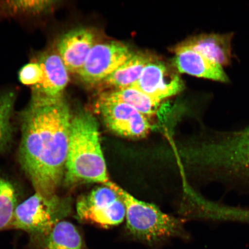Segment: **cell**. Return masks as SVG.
<instances>
[{"label":"cell","mask_w":249,"mask_h":249,"mask_svg":"<svg viewBox=\"0 0 249 249\" xmlns=\"http://www.w3.org/2000/svg\"><path fill=\"white\" fill-rule=\"evenodd\" d=\"M151 61L147 55L133 53L131 57L105 79L102 83L114 89L131 87L139 80L146 65Z\"/></svg>","instance_id":"9a60e30c"},{"label":"cell","mask_w":249,"mask_h":249,"mask_svg":"<svg viewBox=\"0 0 249 249\" xmlns=\"http://www.w3.org/2000/svg\"><path fill=\"white\" fill-rule=\"evenodd\" d=\"M17 186L7 177L0 175V231L10 228L18 205Z\"/></svg>","instance_id":"2e32d148"},{"label":"cell","mask_w":249,"mask_h":249,"mask_svg":"<svg viewBox=\"0 0 249 249\" xmlns=\"http://www.w3.org/2000/svg\"><path fill=\"white\" fill-rule=\"evenodd\" d=\"M133 53L120 42L98 43L93 46L79 75L84 82L97 85L131 57Z\"/></svg>","instance_id":"52a82bcc"},{"label":"cell","mask_w":249,"mask_h":249,"mask_svg":"<svg viewBox=\"0 0 249 249\" xmlns=\"http://www.w3.org/2000/svg\"><path fill=\"white\" fill-rule=\"evenodd\" d=\"M91 30L77 29L62 36L57 43L58 54L71 73L79 74L95 44Z\"/></svg>","instance_id":"30bf717a"},{"label":"cell","mask_w":249,"mask_h":249,"mask_svg":"<svg viewBox=\"0 0 249 249\" xmlns=\"http://www.w3.org/2000/svg\"><path fill=\"white\" fill-rule=\"evenodd\" d=\"M76 209L78 220L106 229L119 225L125 219L122 198L104 185L78 199Z\"/></svg>","instance_id":"5b68a950"},{"label":"cell","mask_w":249,"mask_h":249,"mask_svg":"<svg viewBox=\"0 0 249 249\" xmlns=\"http://www.w3.org/2000/svg\"><path fill=\"white\" fill-rule=\"evenodd\" d=\"M42 70L38 62H31L24 65L18 73V79L24 85L33 87L38 85L42 78Z\"/></svg>","instance_id":"d6986e66"},{"label":"cell","mask_w":249,"mask_h":249,"mask_svg":"<svg viewBox=\"0 0 249 249\" xmlns=\"http://www.w3.org/2000/svg\"><path fill=\"white\" fill-rule=\"evenodd\" d=\"M232 37L231 33L201 34L181 43L223 67L231 63Z\"/></svg>","instance_id":"7c38bea8"},{"label":"cell","mask_w":249,"mask_h":249,"mask_svg":"<svg viewBox=\"0 0 249 249\" xmlns=\"http://www.w3.org/2000/svg\"><path fill=\"white\" fill-rule=\"evenodd\" d=\"M131 87L160 102L181 92L184 83L178 74L171 71L164 64L152 60Z\"/></svg>","instance_id":"ba28073f"},{"label":"cell","mask_w":249,"mask_h":249,"mask_svg":"<svg viewBox=\"0 0 249 249\" xmlns=\"http://www.w3.org/2000/svg\"><path fill=\"white\" fill-rule=\"evenodd\" d=\"M72 117L64 97H31L21 115L18 160L39 194H56L64 180Z\"/></svg>","instance_id":"6da1fadb"},{"label":"cell","mask_w":249,"mask_h":249,"mask_svg":"<svg viewBox=\"0 0 249 249\" xmlns=\"http://www.w3.org/2000/svg\"><path fill=\"white\" fill-rule=\"evenodd\" d=\"M98 101L123 103L148 118L157 114L160 103L132 87L103 92Z\"/></svg>","instance_id":"4fadbf2b"},{"label":"cell","mask_w":249,"mask_h":249,"mask_svg":"<svg viewBox=\"0 0 249 249\" xmlns=\"http://www.w3.org/2000/svg\"><path fill=\"white\" fill-rule=\"evenodd\" d=\"M55 1H6L0 2V14L14 16L38 15L49 13L55 7Z\"/></svg>","instance_id":"e0dca14e"},{"label":"cell","mask_w":249,"mask_h":249,"mask_svg":"<svg viewBox=\"0 0 249 249\" xmlns=\"http://www.w3.org/2000/svg\"><path fill=\"white\" fill-rule=\"evenodd\" d=\"M15 101L14 92L0 93V152L8 147L12 140L13 129L11 119Z\"/></svg>","instance_id":"ac0fdd59"},{"label":"cell","mask_w":249,"mask_h":249,"mask_svg":"<svg viewBox=\"0 0 249 249\" xmlns=\"http://www.w3.org/2000/svg\"><path fill=\"white\" fill-rule=\"evenodd\" d=\"M113 189L125 206L127 231L134 239L152 248L182 232L181 222L161 211L155 205L138 200L116 183L104 185Z\"/></svg>","instance_id":"3957f363"},{"label":"cell","mask_w":249,"mask_h":249,"mask_svg":"<svg viewBox=\"0 0 249 249\" xmlns=\"http://www.w3.org/2000/svg\"><path fill=\"white\" fill-rule=\"evenodd\" d=\"M96 107L108 128L123 138H144L154 129L148 117L128 105L98 101Z\"/></svg>","instance_id":"8992f818"},{"label":"cell","mask_w":249,"mask_h":249,"mask_svg":"<svg viewBox=\"0 0 249 249\" xmlns=\"http://www.w3.org/2000/svg\"><path fill=\"white\" fill-rule=\"evenodd\" d=\"M69 197L36 194L18 204L11 228L21 230L36 241L44 237L71 213Z\"/></svg>","instance_id":"277c9868"},{"label":"cell","mask_w":249,"mask_h":249,"mask_svg":"<svg viewBox=\"0 0 249 249\" xmlns=\"http://www.w3.org/2000/svg\"><path fill=\"white\" fill-rule=\"evenodd\" d=\"M99 129L97 121L89 112H80L73 116L64 178L67 185H105L110 180Z\"/></svg>","instance_id":"7a4b0ae2"},{"label":"cell","mask_w":249,"mask_h":249,"mask_svg":"<svg viewBox=\"0 0 249 249\" xmlns=\"http://www.w3.org/2000/svg\"><path fill=\"white\" fill-rule=\"evenodd\" d=\"M36 242L40 249H87L79 230L66 220L58 223L48 235Z\"/></svg>","instance_id":"5bb4252c"},{"label":"cell","mask_w":249,"mask_h":249,"mask_svg":"<svg viewBox=\"0 0 249 249\" xmlns=\"http://www.w3.org/2000/svg\"><path fill=\"white\" fill-rule=\"evenodd\" d=\"M37 62L42 68V78L38 85L33 87L32 97L51 100L63 98L70 78L69 71L60 56L54 53H45Z\"/></svg>","instance_id":"9c48e42d"},{"label":"cell","mask_w":249,"mask_h":249,"mask_svg":"<svg viewBox=\"0 0 249 249\" xmlns=\"http://www.w3.org/2000/svg\"><path fill=\"white\" fill-rule=\"evenodd\" d=\"M174 63L179 73L227 83L229 77L220 65L208 60L200 53L180 43L174 50Z\"/></svg>","instance_id":"8fae6325"}]
</instances>
